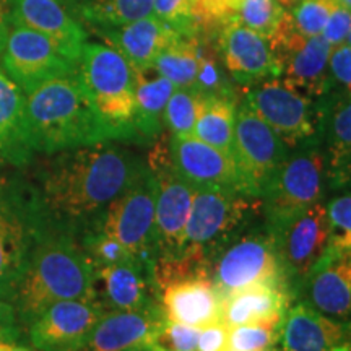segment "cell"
I'll return each instance as SVG.
<instances>
[{
  "instance_id": "cell-11",
  "label": "cell",
  "mask_w": 351,
  "mask_h": 351,
  "mask_svg": "<svg viewBox=\"0 0 351 351\" xmlns=\"http://www.w3.org/2000/svg\"><path fill=\"white\" fill-rule=\"evenodd\" d=\"M269 43L278 60L280 77L315 99L332 90L328 60L333 46L322 36H302L289 12H285Z\"/></svg>"
},
{
  "instance_id": "cell-2",
  "label": "cell",
  "mask_w": 351,
  "mask_h": 351,
  "mask_svg": "<svg viewBox=\"0 0 351 351\" xmlns=\"http://www.w3.org/2000/svg\"><path fill=\"white\" fill-rule=\"evenodd\" d=\"M65 300H98L96 267L77 236L41 228L13 302L28 327L51 304Z\"/></svg>"
},
{
  "instance_id": "cell-46",
  "label": "cell",
  "mask_w": 351,
  "mask_h": 351,
  "mask_svg": "<svg viewBox=\"0 0 351 351\" xmlns=\"http://www.w3.org/2000/svg\"><path fill=\"white\" fill-rule=\"evenodd\" d=\"M228 337L230 327H226L221 320L202 327L197 351H228Z\"/></svg>"
},
{
  "instance_id": "cell-49",
  "label": "cell",
  "mask_w": 351,
  "mask_h": 351,
  "mask_svg": "<svg viewBox=\"0 0 351 351\" xmlns=\"http://www.w3.org/2000/svg\"><path fill=\"white\" fill-rule=\"evenodd\" d=\"M127 351H169L168 348H165L163 345H160L156 341V343L153 345H148V346H140V348H132V350H127Z\"/></svg>"
},
{
  "instance_id": "cell-1",
  "label": "cell",
  "mask_w": 351,
  "mask_h": 351,
  "mask_svg": "<svg viewBox=\"0 0 351 351\" xmlns=\"http://www.w3.org/2000/svg\"><path fill=\"white\" fill-rule=\"evenodd\" d=\"M147 160L114 142L44 155L23 195L39 228L80 238L137 176Z\"/></svg>"
},
{
  "instance_id": "cell-23",
  "label": "cell",
  "mask_w": 351,
  "mask_h": 351,
  "mask_svg": "<svg viewBox=\"0 0 351 351\" xmlns=\"http://www.w3.org/2000/svg\"><path fill=\"white\" fill-rule=\"evenodd\" d=\"M166 324L163 307L138 311H106L82 351H127L160 340Z\"/></svg>"
},
{
  "instance_id": "cell-5",
  "label": "cell",
  "mask_w": 351,
  "mask_h": 351,
  "mask_svg": "<svg viewBox=\"0 0 351 351\" xmlns=\"http://www.w3.org/2000/svg\"><path fill=\"white\" fill-rule=\"evenodd\" d=\"M258 213H262L261 197L236 189H197L181 254L210 263L218 249L252 225Z\"/></svg>"
},
{
  "instance_id": "cell-22",
  "label": "cell",
  "mask_w": 351,
  "mask_h": 351,
  "mask_svg": "<svg viewBox=\"0 0 351 351\" xmlns=\"http://www.w3.org/2000/svg\"><path fill=\"white\" fill-rule=\"evenodd\" d=\"M96 298L106 311H138L160 306L153 262H129L96 270Z\"/></svg>"
},
{
  "instance_id": "cell-40",
  "label": "cell",
  "mask_w": 351,
  "mask_h": 351,
  "mask_svg": "<svg viewBox=\"0 0 351 351\" xmlns=\"http://www.w3.org/2000/svg\"><path fill=\"white\" fill-rule=\"evenodd\" d=\"M153 15L179 34L200 33L194 20V0H153Z\"/></svg>"
},
{
  "instance_id": "cell-8",
  "label": "cell",
  "mask_w": 351,
  "mask_h": 351,
  "mask_svg": "<svg viewBox=\"0 0 351 351\" xmlns=\"http://www.w3.org/2000/svg\"><path fill=\"white\" fill-rule=\"evenodd\" d=\"M241 98L275 130L289 150L320 143V98H311L282 77L243 88Z\"/></svg>"
},
{
  "instance_id": "cell-12",
  "label": "cell",
  "mask_w": 351,
  "mask_h": 351,
  "mask_svg": "<svg viewBox=\"0 0 351 351\" xmlns=\"http://www.w3.org/2000/svg\"><path fill=\"white\" fill-rule=\"evenodd\" d=\"M2 67L25 95L56 77L77 72L78 64L38 32L10 25L2 52Z\"/></svg>"
},
{
  "instance_id": "cell-14",
  "label": "cell",
  "mask_w": 351,
  "mask_h": 351,
  "mask_svg": "<svg viewBox=\"0 0 351 351\" xmlns=\"http://www.w3.org/2000/svg\"><path fill=\"white\" fill-rule=\"evenodd\" d=\"M39 231L23 192L0 189V293L13 300Z\"/></svg>"
},
{
  "instance_id": "cell-25",
  "label": "cell",
  "mask_w": 351,
  "mask_h": 351,
  "mask_svg": "<svg viewBox=\"0 0 351 351\" xmlns=\"http://www.w3.org/2000/svg\"><path fill=\"white\" fill-rule=\"evenodd\" d=\"M221 301L223 298L210 276L181 280L160 291L166 319L197 328L221 319Z\"/></svg>"
},
{
  "instance_id": "cell-35",
  "label": "cell",
  "mask_w": 351,
  "mask_h": 351,
  "mask_svg": "<svg viewBox=\"0 0 351 351\" xmlns=\"http://www.w3.org/2000/svg\"><path fill=\"white\" fill-rule=\"evenodd\" d=\"M283 15L285 10L276 0H244L234 8L231 19L269 39Z\"/></svg>"
},
{
  "instance_id": "cell-31",
  "label": "cell",
  "mask_w": 351,
  "mask_h": 351,
  "mask_svg": "<svg viewBox=\"0 0 351 351\" xmlns=\"http://www.w3.org/2000/svg\"><path fill=\"white\" fill-rule=\"evenodd\" d=\"M93 29L112 28L153 15V0H64Z\"/></svg>"
},
{
  "instance_id": "cell-7",
  "label": "cell",
  "mask_w": 351,
  "mask_h": 351,
  "mask_svg": "<svg viewBox=\"0 0 351 351\" xmlns=\"http://www.w3.org/2000/svg\"><path fill=\"white\" fill-rule=\"evenodd\" d=\"M327 191L326 158L320 143L289 150L261 197L263 225L276 236L296 215L326 199Z\"/></svg>"
},
{
  "instance_id": "cell-27",
  "label": "cell",
  "mask_w": 351,
  "mask_h": 351,
  "mask_svg": "<svg viewBox=\"0 0 351 351\" xmlns=\"http://www.w3.org/2000/svg\"><path fill=\"white\" fill-rule=\"evenodd\" d=\"M293 301L287 288L252 287L223 298L219 320L230 328L244 324H283Z\"/></svg>"
},
{
  "instance_id": "cell-48",
  "label": "cell",
  "mask_w": 351,
  "mask_h": 351,
  "mask_svg": "<svg viewBox=\"0 0 351 351\" xmlns=\"http://www.w3.org/2000/svg\"><path fill=\"white\" fill-rule=\"evenodd\" d=\"M0 351H38L34 346H25L19 345L16 341L13 343H7V341H0Z\"/></svg>"
},
{
  "instance_id": "cell-51",
  "label": "cell",
  "mask_w": 351,
  "mask_h": 351,
  "mask_svg": "<svg viewBox=\"0 0 351 351\" xmlns=\"http://www.w3.org/2000/svg\"><path fill=\"white\" fill-rule=\"evenodd\" d=\"M241 2H244V0H230V7H231V12H234V8L238 7Z\"/></svg>"
},
{
  "instance_id": "cell-28",
  "label": "cell",
  "mask_w": 351,
  "mask_h": 351,
  "mask_svg": "<svg viewBox=\"0 0 351 351\" xmlns=\"http://www.w3.org/2000/svg\"><path fill=\"white\" fill-rule=\"evenodd\" d=\"M33 156L26 135V95L0 65V160L23 166Z\"/></svg>"
},
{
  "instance_id": "cell-24",
  "label": "cell",
  "mask_w": 351,
  "mask_h": 351,
  "mask_svg": "<svg viewBox=\"0 0 351 351\" xmlns=\"http://www.w3.org/2000/svg\"><path fill=\"white\" fill-rule=\"evenodd\" d=\"M283 351H351V322L317 313L293 301L282 326Z\"/></svg>"
},
{
  "instance_id": "cell-54",
  "label": "cell",
  "mask_w": 351,
  "mask_h": 351,
  "mask_svg": "<svg viewBox=\"0 0 351 351\" xmlns=\"http://www.w3.org/2000/svg\"><path fill=\"white\" fill-rule=\"evenodd\" d=\"M346 44H350V46H351V33L348 34V38H346V41H345Z\"/></svg>"
},
{
  "instance_id": "cell-50",
  "label": "cell",
  "mask_w": 351,
  "mask_h": 351,
  "mask_svg": "<svg viewBox=\"0 0 351 351\" xmlns=\"http://www.w3.org/2000/svg\"><path fill=\"white\" fill-rule=\"evenodd\" d=\"M276 2H278L280 5H282V8H283L285 12H291L293 8L296 7L298 0H276Z\"/></svg>"
},
{
  "instance_id": "cell-30",
  "label": "cell",
  "mask_w": 351,
  "mask_h": 351,
  "mask_svg": "<svg viewBox=\"0 0 351 351\" xmlns=\"http://www.w3.org/2000/svg\"><path fill=\"white\" fill-rule=\"evenodd\" d=\"M238 103L228 96H202L192 135L231 156Z\"/></svg>"
},
{
  "instance_id": "cell-38",
  "label": "cell",
  "mask_w": 351,
  "mask_h": 351,
  "mask_svg": "<svg viewBox=\"0 0 351 351\" xmlns=\"http://www.w3.org/2000/svg\"><path fill=\"white\" fill-rule=\"evenodd\" d=\"M339 3V0H298L289 15L302 36H320L328 16Z\"/></svg>"
},
{
  "instance_id": "cell-45",
  "label": "cell",
  "mask_w": 351,
  "mask_h": 351,
  "mask_svg": "<svg viewBox=\"0 0 351 351\" xmlns=\"http://www.w3.org/2000/svg\"><path fill=\"white\" fill-rule=\"evenodd\" d=\"M351 33V10L339 3L333 12L328 16L326 28L320 36L326 39L327 43H330L333 47L343 44Z\"/></svg>"
},
{
  "instance_id": "cell-32",
  "label": "cell",
  "mask_w": 351,
  "mask_h": 351,
  "mask_svg": "<svg viewBox=\"0 0 351 351\" xmlns=\"http://www.w3.org/2000/svg\"><path fill=\"white\" fill-rule=\"evenodd\" d=\"M176 88H195L199 70V33L178 34L153 62Z\"/></svg>"
},
{
  "instance_id": "cell-6",
  "label": "cell",
  "mask_w": 351,
  "mask_h": 351,
  "mask_svg": "<svg viewBox=\"0 0 351 351\" xmlns=\"http://www.w3.org/2000/svg\"><path fill=\"white\" fill-rule=\"evenodd\" d=\"M208 271L221 298L252 287L288 289L276 238L265 225H249L232 236L212 257Z\"/></svg>"
},
{
  "instance_id": "cell-4",
  "label": "cell",
  "mask_w": 351,
  "mask_h": 351,
  "mask_svg": "<svg viewBox=\"0 0 351 351\" xmlns=\"http://www.w3.org/2000/svg\"><path fill=\"white\" fill-rule=\"evenodd\" d=\"M77 72L114 142H138L135 130V72L132 65L108 44L86 41Z\"/></svg>"
},
{
  "instance_id": "cell-33",
  "label": "cell",
  "mask_w": 351,
  "mask_h": 351,
  "mask_svg": "<svg viewBox=\"0 0 351 351\" xmlns=\"http://www.w3.org/2000/svg\"><path fill=\"white\" fill-rule=\"evenodd\" d=\"M195 88L202 96H228L241 99L238 88L228 75L217 46L212 44V34L199 33V70Z\"/></svg>"
},
{
  "instance_id": "cell-42",
  "label": "cell",
  "mask_w": 351,
  "mask_h": 351,
  "mask_svg": "<svg viewBox=\"0 0 351 351\" xmlns=\"http://www.w3.org/2000/svg\"><path fill=\"white\" fill-rule=\"evenodd\" d=\"M199 333L200 328L166 319L165 328L158 343L163 345L169 351H197Z\"/></svg>"
},
{
  "instance_id": "cell-36",
  "label": "cell",
  "mask_w": 351,
  "mask_h": 351,
  "mask_svg": "<svg viewBox=\"0 0 351 351\" xmlns=\"http://www.w3.org/2000/svg\"><path fill=\"white\" fill-rule=\"evenodd\" d=\"M78 239H80L82 247L85 249L86 256L93 262L96 270L137 258L132 256L119 241H116L112 236L98 230V228H91V230L85 231Z\"/></svg>"
},
{
  "instance_id": "cell-55",
  "label": "cell",
  "mask_w": 351,
  "mask_h": 351,
  "mask_svg": "<svg viewBox=\"0 0 351 351\" xmlns=\"http://www.w3.org/2000/svg\"><path fill=\"white\" fill-rule=\"evenodd\" d=\"M348 191H350V192H351V187H350V189H348Z\"/></svg>"
},
{
  "instance_id": "cell-47",
  "label": "cell",
  "mask_w": 351,
  "mask_h": 351,
  "mask_svg": "<svg viewBox=\"0 0 351 351\" xmlns=\"http://www.w3.org/2000/svg\"><path fill=\"white\" fill-rule=\"evenodd\" d=\"M12 0H0V56L5 47L8 32H10Z\"/></svg>"
},
{
  "instance_id": "cell-41",
  "label": "cell",
  "mask_w": 351,
  "mask_h": 351,
  "mask_svg": "<svg viewBox=\"0 0 351 351\" xmlns=\"http://www.w3.org/2000/svg\"><path fill=\"white\" fill-rule=\"evenodd\" d=\"M231 16L230 0H194V20L200 33L215 34Z\"/></svg>"
},
{
  "instance_id": "cell-13",
  "label": "cell",
  "mask_w": 351,
  "mask_h": 351,
  "mask_svg": "<svg viewBox=\"0 0 351 351\" xmlns=\"http://www.w3.org/2000/svg\"><path fill=\"white\" fill-rule=\"evenodd\" d=\"M275 238L282 257L287 287L295 300V293L302 280L330 245L332 228L326 200H320L296 215Z\"/></svg>"
},
{
  "instance_id": "cell-21",
  "label": "cell",
  "mask_w": 351,
  "mask_h": 351,
  "mask_svg": "<svg viewBox=\"0 0 351 351\" xmlns=\"http://www.w3.org/2000/svg\"><path fill=\"white\" fill-rule=\"evenodd\" d=\"M10 25L43 34L78 64L86 32L64 0H12Z\"/></svg>"
},
{
  "instance_id": "cell-20",
  "label": "cell",
  "mask_w": 351,
  "mask_h": 351,
  "mask_svg": "<svg viewBox=\"0 0 351 351\" xmlns=\"http://www.w3.org/2000/svg\"><path fill=\"white\" fill-rule=\"evenodd\" d=\"M152 171L158 179L155 258L178 257L184 247V234L197 189L173 173L168 166Z\"/></svg>"
},
{
  "instance_id": "cell-9",
  "label": "cell",
  "mask_w": 351,
  "mask_h": 351,
  "mask_svg": "<svg viewBox=\"0 0 351 351\" xmlns=\"http://www.w3.org/2000/svg\"><path fill=\"white\" fill-rule=\"evenodd\" d=\"M156 191V174L147 165L137 179L109 205L93 228L119 241L134 257L153 262Z\"/></svg>"
},
{
  "instance_id": "cell-34",
  "label": "cell",
  "mask_w": 351,
  "mask_h": 351,
  "mask_svg": "<svg viewBox=\"0 0 351 351\" xmlns=\"http://www.w3.org/2000/svg\"><path fill=\"white\" fill-rule=\"evenodd\" d=\"M202 95L197 88H176L165 109V129L173 137H189L194 134L199 116Z\"/></svg>"
},
{
  "instance_id": "cell-18",
  "label": "cell",
  "mask_w": 351,
  "mask_h": 351,
  "mask_svg": "<svg viewBox=\"0 0 351 351\" xmlns=\"http://www.w3.org/2000/svg\"><path fill=\"white\" fill-rule=\"evenodd\" d=\"M168 168L195 189L225 187L243 192L232 158L194 135H169Z\"/></svg>"
},
{
  "instance_id": "cell-3",
  "label": "cell",
  "mask_w": 351,
  "mask_h": 351,
  "mask_svg": "<svg viewBox=\"0 0 351 351\" xmlns=\"http://www.w3.org/2000/svg\"><path fill=\"white\" fill-rule=\"evenodd\" d=\"M26 135L39 155L114 142L78 72L52 78L26 95Z\"/></svg>"
},
{
  "instance_id": "cell-39",
  "label": "cell",
  "mask_w": 351,
  "mask_h": 351,
  "mask_svg": "<svg viewBox=\"0 0 351 351\" xmlns=\"http://www.w3.org/2000/svg\"><path fill=\"white\" fill-rule=\"evenodd\" d=\"M326 210L332 228L330 245L351 251V192H337L326 200Z\"/></svg>"
},
{
  "instance_id": "cell-29",
  "label": "cell",
  "mask_w": 351,
  "mask_h": 351,
  "mask_svg": "<svg viewBox=\"0 0 351 351\" xmlns=\"http://www.w3.org/2000/svg\"><path fill=\"white\" fill-rule=\"evenodd\" d=\"M135 72V130L140 143L155 142L165 130V109L176 86L150 65Z\"/></svg>"
},
{
  "instance_id": "cell-43",
  "label": "cell",
  "mask_w": 351,
  "mask_h": 351,
  "mask_svg": "<svg viewBox=\"0 0 351 351\" xmlns=\"http://www.w3.org/2000/svg\"><path fill=\"white\" fill-rule=\"evenodd\" d=\"M328 70L333 86H340L351 93V46L350 44H339L332 49Z\"/></svg>"
},
{
  "instance_id": "cell-19",
  "label": "cell",
  "mask_w": 351,
  "mask_h": 351,
  "mask_svg": "<svg viewBox=\"0 0 351 351\" xmlns=\"http://www.w3.org/2000/svg\"><path fill=\"white\" fill-rule=\"evenodd\" d=\"M320 147L326 158L328 191H348L351 187V93L333 86L320 98Z\"/></svg>"
},
{
  "instance_id": "cell-15",
  "label": "cell",
  "mask_w": 351,
  "mask_h": 351,
  "mask_svg": "<svg viewBox=\"0 0 351 351\" xmlns=\"http://www.w3.org/2000/svg\"><path fill=\"white\" fill-rule=\"evenodd\" d=\"M104 313L98 300L54 302L28 326L29 343L38 351H82Z\"/></svg>"
},
{
  "instance_id": "cell-10",
  "label": "cell",
  "mask_w": 351,
  "mask_h": 351,
  "mask_svg": "<svg viewBox=\"0 0 351 351\" xmlns=\"http://www.w3.org/2000/svg\"><path fill=\"white\" fill-rule=\"evenodd\" d=\"M289 148L275 130L241 98L236 108L231 158L239 174L243 192L262 197Z\"/></svg>"
},
{
  "instance_id": "cell-53",
  "label": "cell",
  "mask_w": 351,
  "mask_h": 351,
  "mask_svg": "<svg viewBox=\"0 0 351 351\" xmlns=\"http://www.w3.org/2000/svg\"><path fill=\"white\" fill-rule=\"evenodd\" d=\"M265 351H283V350H282V348H276V346H271V348L265 350Z\"/></svg>"
},
{
  "instance_id": "cell-44",
  "label": "cell",
  "mask_w": 351,
  "mask_h": 351,
  "mask_svg": "<svg viewBox=\"0 0 351 351\" xmlns=\"http://www.w3.org/2000/svg\"><path fill=\"white\" fill-rule=\"evenodd\" d=\"M21 328L25 327L19 317L15 302L10 296L0 293V341H7V343L19 341Z\"/></svg>"
},
{
  "instance_id": "cell-17",
  "label": "cell",
  "mask_w": 351,
  "mask_h": 351,
  "mask_svg": "<svg viewBox=\"0 0 351 351\" xmlns=\"http://www.w3.org/2000/svg\"><path fill=\"white\" fill-rule=\"evenodd\" d=\"M295 301L330 319L351 322V251L328 245L296 289Z\"/></svg>"
},
{
  "instance_id": "cell-16",
  "label": "cell",
  "mask_w": 351,
  "mask_h": 351,
  "mask_svg": "<svg viewBox=\"0 0 351 351\" xmlns=\"http://www.w3.org/2000/svg\"><path fill=\"white\" fill-rule=\"evenodd\" d=\"M215 46L228 75L241 90L267 78L280 77L278 60L269 39L234 19L219 26L215 33Z\"/></svg>"
},
{
  "instance_id": "cell-52",
  "label": "cell",
  "mask_w": 351,
  "mask_h": 351,
  "mask_svg": "<svg viewBox=\"0 0 351 351\" xmlns=\"http://www.w3.org/2000/svg\"><path fill=\"white\" fill-rule=\"evenodd\" d=\"M339 2H340L343 7L348 8V10H351V0H339Z\"/></svg>"
},
{
  "instance_id": "cell-26",
  "label": "cell",
  "mask_w": 351,
  "mask_h": 351,
  "mask_svg": "<svg viewBox=\"0 0 351 351\" xmlns=\"http://www.w3.org/2000/svg\"><path fill=\"white\" fill-rule=\"evenodd\" d=\"M95 32L109 47L119 52L132 69L150 67L158 54L179 34L155 15L112 28H98Z\"/></svg>"
},
{
  "instance_id": "cell-37",
  "label": "cell",
  "mask_w": 351,
  "mask_h": 351,
  "mask_svg": "<svg viewBox=\"0 0 351 351\" xmlns=\"http://www.w3.org/2000/svg\"><path fill=\"white\" fill-rule=\"evenodd\" d=\"M283 324H244L230 328L228 351H265L282 339Z\"/></svg>"
}]
</instances>
